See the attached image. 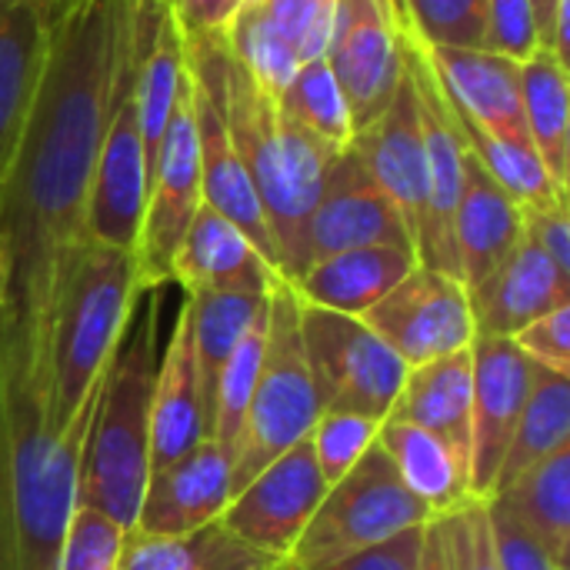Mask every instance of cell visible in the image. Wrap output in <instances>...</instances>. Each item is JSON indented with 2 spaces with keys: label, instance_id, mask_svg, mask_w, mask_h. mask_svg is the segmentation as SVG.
<instances>
[{
  "label": "cell",
  "instance_id": "cell-12",
  "mask_svg": "<svg viewBox=\"0 0 570 570\" xmlns=\"http://www.w3.org/2000/svg\"><path fill=\"white\" fill-rule=\"evenodd\" d=\"M324 494L327 481L317 468L311 438H304L277 461H271L250 484H244L230 498L220 521L240 541L284 561Z\"/></svg>",
  "mask_w": 570,
  "mask_h": 570
},
{
  "label": "cell",
  "instance_id": "cell-40",
  "mask_svg": "<svg viewBox=\"0 0 570 570\" xmlns=\"http://www.w3.org/2000/svg\"><path fill=\"white\" fill-rule=\"evenodd\" d=\"M337 0H264L261 10L271 27L291 43L301 63L327 53Z\"/></svg>",
  "mask_w": 570,
  "mask_h": 570
},
{
  "label": "cell",
  "instance_id": "cell-21",
  "mask_svg": "<svg viewBox=\"0 0 570 570\" xmlns=\"http://www.w3.org/2000/svg\"><path fill=\"white\" fill-rule=\"evenodd\" d=\"M190 107H194V130H197V150H200L204 204L214 207L220 217H227L254 244V250L277 271V250H274L257 190L237 157V147L227 134V124L217 104L197 87L194 77H190Z\"/></svg>",
  "mask_w": 570,
  "mask_h": 570
},
{
  "label": "cell",
  "instance_id": "cell-15",
  "mask_svg": "<svg viewBox=\"0 0 570 570\" xmlns=\"http://www.w3.org/2000/svg\"><path fill=\"white\" fill-rule=\"evenodd\" d=\"M147 190H150V164L144 154V137L137 124L134 87H130L100 144L94 187H90L87 237L137 257Z\"/></svg>",
  "mask_w": 570,
  "mask_h": 570
},
{
  "label": "cell",
  "instance_id": "cell-38",
  "mask_svg": "<svg viewBox=\"0 0 570 570\" xmlns=\"http://www.w3.org/2000/svg\"><path fill=\"white\" fill-rule=\"evenodd\" d=\"M384 421L364 417V414H331L324 411L311 431V444H314V458L317 468L331 484H337L374 444H377V431Z\"/></svg>",
  "mask_w": 570,
  "mask_h": 570
},
{
  "label": "cell",
  "instance_id": "cell-37",
  "mask_svg": "<svg viewBox=\"0 0 570 570\" xmlns=\"http://www.w3.org/2000/svg\"><path fill=\"white\" fill-rule=\"evenodd\" d=\"M488 0H397L401 20L424 47L481 50Z\"/></svg>",
  "mask_w": 570,
  "mask_h": 570
},
{
  "label": "cell",
  "instance_id": "cell-26",
  "mask_svg": "<svg viewBox=\"0 0 570 570\" xmlns=\"http://www.w3.org/2000/svg\"><path fill=\"white\" fill-rule=\"evenodd\" d=\"M47 30L50 23L33 0H0V177L20 140L40 83Z\"/></svg>",
  "mask_w": 570,
  "mask_h": 570
},
{
  "label": "cell",
  "instance_id": "cell-8",
  "mask_svg": "<svg viewBox=\"0 0 570 570\" xmlns=\"http://www.w3.org/2000/svg\"><path fill=\"white\" fill-rule=\"evenodd\" d=\"M301 347L321 414L391 417L407 364L361 317L301 304Z\"/></svg>",
  "mask_w": 570,
  "mask_h": 570
},
{
  "label": "cell",
  "instance_id": "cell-20",
  "mask_svg": "<svg viewBox=\"0 0 570 570\" xmlns=\"http://www.w3.org/2000/svg\"><path fill=\"white\" fill-rule=\"evenodd\" d=\"M570 304V277L524 234L504 264L471 291L478 337H514L554 307Z\"/></svg>",
  "mask_w": 570,
  "mask_h": 570
},
{
  "label": "cell",
  "instance_id": "cell-24",
  "mask_svg": "<svg viewBox=\"0 0 570 570\" xmlns=\"http://www.w3.org/2000/svg\"><path fill=\"white\" fill-rule=\"evenodd\" d=\"M417 267L404 247H354L311 264L291 287L301 304L361 317Z\"/></svg>",
  "mask_w": 570,
  "mask_h": 570
},
{
  "label": "cell",
  "instance_id": "cell-47",
  "mask_svg": "<svg viewBox=\"0 0 570 570\" xmlns=\"http://www.w3.org/2000/svg\"><path fill=\"white\" fill-rule=\"evenodd\" d=\"M240 7H244V0H170V10L177 17V27L184 30V37L227 33V27Z\"/></svg>",
  "mask_w": 570,
  "mask_h": 570
},
{
  "label": "cell",
  "instance_id": "cell-18",
  "mask_svg": "<svg viewBox=\"0 0 570 570\" xmlns=\"http://www.w3.org/2000/svg\"><path fill=\"white\" fill-rule=\"evenodd\" d=\"M421 50L431 70L438 73V83L454 110H461L478 130L504 144L531 147L518 60H508L491 50H458V47H424V43Z\"/></svg>",
  "mask_w": 570,
  "mask_h": 570
},
{
  "label": "cell",
  "instance_id": "cell-27",
  "mask_svg": "<svg viewBox=\"0 0 570 570\" xmlns=\"http://www.w3.org/2000/svg\"><path fill=\"white\" fill-rule=\"evenodd\" d=\"M377 444L387 451L397 478L431 511V518L451 514L471 501L468 461L444 438L387 417L377 431Z\"/></svg>",
  "mask_w": 570,
  "mask_h": 570
},
{
  "label": "cell",
  "instance_id": "cell-7",
  "mask_svg": "<svg viewBox=\"0 0 570 570\" xmlns=\"http://www.w3.org/2000/svg\"><path fill=\"white\" fill-rule=\"evenodd\" d=\"M428 521L431 511L404 488L387 451L374 444L327 488L281 570H324Z\"/></svg>",
  "mask_w": 570,
  "mask_h": 570
},
{
  "label": "cell",
  "instance_id": "cell-25",
  "mask_svg": "<svg viewBox=\"0 0 570 570\" xmlns=\"http://www.w3.org/2000/svg\"><path fill=\"white\" fill-rule=\"evenodd\" d=\"M471 404H474V367L471 347L407 367L404 387L394 401L391 421L417 424L444 438L464 461L471 454Z\"/></svg>",
  "mask_w": 570,
  "mask_h": 570
},
{
  "label": "cell",
  "instance_id": "cell-16",
  "mask_svg": "<svg viewBox=\"0 0 570 570\" xmlns=\"http://www.w3.org/2000/svg\"><path fill=\"white\" fill-rule=\"evenodd\" d=\"M351 150L361 157V164L371 170L377 187L401 210L417 250V230L428 204V154H424L417 90L407 67L384 114L351 137Z\"/></svg>",
  "mask_w": 570,
  "mask_h": 570
},
{
  "label": "cell",
  "instance_id": "cell-1",
  "mask_svg": "<svg viewBox=\"0 0 570 570\" xmlns=\"http://www.w3.org/2000/svg\"><path fill=\"white\" fill-rule=\"evenodd\" d=\"M170 0H70L47 30L40 83L0 177V321L47 354L57 284L87 240L104 134Z\"/></svg>",
  "mask_w": 570,
  "mask_h": 570
},
{
  "label": "cell",
  "instance_id": "cell-11",
  "mask_svg": "<svg viewBox=\"0 0 570 570\" xmlns=\"http://www.w3.org/2000/svg\"><path fill=\"white\" fill-rule=\"evenodd\" d=\"M334 70L354 134L384 114L404 77V23L397 0H337L324 53Z\"/></svg>",
  "mask_w": 570,
  "mask_h": 570
},
{
  "label": "cell",
  "instance_id": "cell-34",
  "mask_svg": "<svg viewBox=\"0 0 570 570\" xmlns=\"http://www.w3.org/2000/svg\"><path fill=\"white\" fill-rule=\"evenodd\" d=\"M277 104L297 127H304L311 137H317L331 150L341 154L351 147V137H354L351 110H347L344 90L324 57L301 63L294 80L277 97Z\"/></svg>",
  "mask_w": 570,
  "mask_h": 570
},
{
  "label": "cell",
  "instance_id": "cell-35",
  "mask_svg": "<svg viewBox=\"0 0 570 570\" xmlns=\"http://www.w3.org/2000/svg\"><path fill=\"white\" fill-rule=\"evenodd\" d=\"M234 60L254 77V83L271 94L274 100L284 94V87L294 80V73L301 70V57L291 50V43L271 27V20L264 17L261 3H244L237 10V17L230 20L227 33H224Z\"/></svg>",
  "mask_w": 570,
  "mask_h": 570
},
{
  "label": "cell",
  "instance_id": "cell-30",
  "mask_svg": "<svg viewBox=\"0 0 570 570\" xmlns=\"http://www.w3.org/2000/svg\"><path fill=\"white\" fill-rule=\"evenodd\" d=\"M498 501L514 521L554 558V564H568L570 558V448L554 451L538 461L524 474H518Z\"/></svg>",
  "mask_w": 570,
  "mask_h": 570
},
{
  "label": "cell",
  "instance_id": "cell-5",
  "mask_svg": "<svg viewBox=\"0 0 570 570\" xmlns=\"http://www.w3.org/2000/svg\"><path fill=\"white\" fill-rule=\"evenodd\" d=\"M144 294V314H134L127 337L107 371L77 481V508L100 511L124 531H134L140 498L150 481V414L160 361V301L154 291Z\"/></svg>",
  "mask_w": 570,
  "mask_h": 570
},
{
  "label": "cell",
  "instance_id": "cell-36",
  "mask_svg": "<svg viewBox=\"0 0 570 570\" xmlns=\"http://www.w3.org/2000/svg\"><path fill=\"white\" fill-rule=\"evenodd\" d=\"M264 337H267V311L247 327V334L237 341L234 354L227 357L220 377H217V397H214V424L210 441H217L227 454H234L247 404L254 397L261 364H264Z\"/></svg>",
  "mask_w": 570,
  "mask_h": 570
},
{
  "label": "cell",
  "instance_id": "cell-48",
  "mask_svg": "<svg viewBox=\"0 0 570 570\" xmlns=\"http://www.w3.org/2000/svg\"><path fill=\"white\" fill-rule=\"evenodd\" d=\"M417 570H451L448 554V531L441 518H431L424 524V544H421V564Z\"/></svg>",
  "mask_w": 570,
  "mask_h": 570
},
{
  "label": "cell",
  "instance_id": "cell-14",
  "mask_svg": "<svg viewBox=\"0 0 570 570\" xmlns=\"http://www.w3.org/2000/svg\"><path fill=\"white\" fill-rule=\"evenodd\" d=\"M474 404H471V454L468 484L474 501H491L501 461L518 428L531 391V361L511 337H474Z\"/></svg>",
  "mask_w": 570,
  "mask_h": 570
},
{
  "label": "cell",
  "instance_id": "cell-50",
  "mask_svg": "<svg viewBox=\"0 0 570 570\" xmlns=\"http://www.w3.org/2000/svg\"><path fill=\"white\" fill-rule=\"evenodd\" d=\"M33 3H37V10L43 13V20L50 23V20H53V17H57V13H60V10H63L70 0H33Z\"/></svg>",
  "mask_w": 570,
  "mask_h": 570
},
{
  "label": "cell",
  "instance_id": "cell-29",
  "mask_svg": "<svg viewBox=\"0 0 570 570\" xmlns=\"http://www.w3.org/2000/svg\"><path fill=\"white\" fill-rule=\"evenodd\" d=\"M117 570H281V558L257 551L224 521H214L177 538L130 531Z\"/></svg>",
  "mask_w": 570,
  "mask_h": 570
},
{
  "label": "cell",
  "instance_id": "cell-43",
  "mask_svg": "<svg viewBox=\"0 0 570 570\" xmlns=\"http://www.w3.org/2000/svg\"><path fill=\"white\" fill-rule=\"evenodd\" d=\"M511 341L521 347V354L531 364H541L548 371H558V374L570 377V304L554 307L551 314L538 317L534 324L518 331Z\"/></svg>",
  "mask_w": 570,
  "mask_h": 570
},
{
  "label": "cell",
  "instance_id": "cell-4",
  "mask_svg": "<svg viewBox=\"0 0 570 570\" xmlns=\"http://www.w3.org/2000/svg\"><path fill=\"white\" fill-rule=\"evenodd\" d=\"M144 291L137 257L83 240L70 257L47 317V431L63 434L104 391Z\"/></svg>",
  "mask_w": 570,
  "mask_h": 570
},
{
  "label": "cell",
  "instance_id": "cell-3",
  "mask_svg": "<svg viewBox=\"0 0 570 570\" xmlns=\"http://www.w3.org/2000/svg\"><path fill=\"white\" fill-rule=\"evenodd\" d=\"M184 47L190 77L217 104L257 190L277 250V274L294 284L307 267V224L337 150L297 127L281 104L254 83L234 60L224 33L184 37Z\"/></svg>",
  "mask_w": 570,
  "mask_h": 570
},
{
  "label": "cell",
  "instance_id": "cell-2",
  "mask_svg": "<svg viewBox=\"0 0 570 570\" xmlns=\"http://www.w3.org/2000/svg\"><path fill=\"white\" fill-rule=\"evenodd\" d=\"M97 401L50 434L47 354L0 321V570H57Z\"/></svg>",
  "mask_w": 570,
  "mask_h": 570
},
{
  "label": "cell",
  "instance_id": "cell-17",
  "mask_svg": "<svg viewBox=\"0 0 570 570\" xmlns=\"http://www.w3.org/2000/svg\"><path fill=\"white\" fill-rule=\"evenodd\" d=\"M230 468H234L230 454L207 438L174 464L150 471L134 531L177 538L220 521V514L234 498Z\"/></svg>",
  "mask_w": 570,
  "mask_h": 570
},
{
  "label": "cell",
  "instance_id": "cell-10",
  "mask_svg": "<svg viewBox=\"0 0 570 570\" xmlns=\"http://www.w3.org/2000/svg\"><path fill=\"white\" fill-rule=\"evenodd\" d=\"M361 321L407 364H428L468 351L478 337L468 287L434 267L417 264Z\"/></svg>",
  "mask_w": 570,
  "mask_h": 570
},
{
  "label": "cell",
  "instance_id": "cell-46",
  "mask_svg": "<svg viewBox=\"0 0 570 570\" xmlns=\"http://www.w3.org/2000/svg\"><path fill=\"white\" fill-rule=\"evenodd\" d=\"M421 544H424V524L401 531L397 538L374 544L347 561H337L324 570H417L421 564Z\"/></svg>",
  "mask_w": 570,
  "mask_h": 570
},
{
  "label": "cell",
  "instance_id": "cell-31",
  "mask_svg": "<svg viewBox=\"0 0 570 570\" xmlns=\"http://www.w3.org/2000/svg\"><path fill=\"white\" fill-rule=\"evenodd\" d=\"M524 124L538 160L548 167L558 187L570 180V77L568 67L551 53L538 50L521 63Z\"/></svg>",
  "mask_w": 570,
  "mask_h": 570
},
{
  "label": "cell",
  "instance_id": "cell-45",
  "mask_svg": "<svg viewBox=\"0 0 570 570\" xmlns=\"http://www.w3.org/2000/svg\"><path fill=\"white\" fill-rule=\"evenodd\" d=\"M524 234L551 257V264L570 277V214L568 200L551 207H524Z\"/></svg>",
  "mask_w": 570,
  "mask_h": 570
},
{
  "label": "cell",
  "instance_id": "cell-32",
  "mask_svg": "<svg viewBox=\"0 0 570 570\" xmlns=\"http://www.w3.org/2000/svg\"><path fill=\"white\" fill-rule=\"evenodd\" d=\"M564 448H570V377L534 364L531 391L524 397L518 428H514L508 454L501 461L494 494L504 491L518 474H524L528 468H534L538 461H544Z\"/></svg>",
  "mask_w": 570,
  "mask_h": 570
},
{
  "label": "cell",
  "instance_id": "cell-49",
  "mask_svg": "<svg viewBox=\"0 0 570 570\" xmlns=\"http://www.w3.org/2000/svg\"><path fill=\"white\" fill-rule=\"evenodd\" d=\"M558 3H561V0H531V10H534V23H538V37H541V50H551V37H554V17H558Z\"/></svg>",
  "mask_w": 570,
  "mask_h": 570
},
{
  "label": "cell",
  "instance_id": "cell-42",
  "mask_svg": "<svg viewBox=\"0 0 570 570\" xmlns=\"http://www.w3.org/2000/svg\"><path fill=\"white\" fill-rule=\"evenodd\" d=\"M481 50L501 53L524 63L541 50L531 0H488L484 7V43Z\"/></svg>",
  "mask_w": 570,
  "mask_h": 570
},
{
  "label": "cell",
  "instance_id": "cell-22",
  "mask_svg": "<svg viewBox=\"0 0 570 570\" xmlns=\"http://www.w3.org/2000/svg\"><path fill=\"white\" fill-rule=\"evenodd\" d=\"M281 274L254 250V244L214 207L200 204L170 261V281L190 291H261L267 294Z\"/></svg>",
  "mask_w": 570,
  "mask_h": 570
},
{
  "label": "cell",
  "instance_id": "cell-52",
  "mask_svg": "<svg viewBox=\"0 0 570 570\" xmlns=\"http://www.w3.org/2000/svg\"><path fill=\"white\" fill-rule=\"evenodd\" d=\"M558 570H570V568H568V564H561V568H558Z\"/></svg>",
  "mask_w": 570,
  "mask_h": 570
},
{
  "label": "cell",
  "instance_id": "cell-51",
  "mask_svg": "<svg viewBox=\"0 0 570 570\" xmlns=\"http://www.w3.org/2000/svg\"><path fill=\"white\" fill-rule=\"evenodd\" d=\"M244 3H264V0H244Z\"/></svg>",
  "mask_w": 570,
  "mask_h": 570
},
{
  "label": "cell",
  "instance_id": "cell-19",
  "mask_svg": "<svg viewBox=\"0 0 570 570\" xmlns=\"http://www.w3.org/2000/svg\"><path fill=\"white\" fill-rule=\"evenodd\" d=\"M524 237V207L484 170V164L464 147L461 200L454 217L458 277L478 291Z\"/></svg>",
  "mask_w": 570,
  "mask_h": 570
},
{
  "label": "cell",
  "instance_id": "cell-23",
  "mask_svg": "<svg viewBox=\"0 0 570 570\" xmlns=\"http://www.w3.org/2000/svg\"><path fill=\"white\" fill-rule=\"evenodd\" d=\"M200 441H207V424H204L197 364H194L190 311L184 301L177 311L170 341L157 361L154 414H150V471L174 464L177 458L194 451Z\"/></svg>",
  "mask_w": 570,
  "mask_h": 570
},
{
  "label": "cell",
  "instance_id": "cell-6",
  "mask_svg": "<svg viewBox=\"0 0 570 570\" xmlns=\"http://www.w3.org/2000/svg\"><path fill=\"white\" fill-rule=\"evenodd\" d=\"M317 417L321 404L301 347V301L294 287L277 277L267 291V337L261 377L230 454L234 494L297 441L311 438Z\"/></svg>",
  "mask_w": 570,
  "mask_h": 570
},
{
  "label": "cell",
  "instance_id": "cell-44",
  "mask_svg": "<svg viewBox=\"0 0 570 570\" xmlns=\"http://www.w3.org/2000/svg\"><path fill=\"white\" fill-rule=\"evenodd\" d=\"M491 511V531H494V554L501 570H558L554 558L508 514L498 501H488Z\"/></svg>",
  "mask_w": 570,
  "mask_h": 570
},
{
  "label": "cell",
  "instance_id": "cell-28",
  "mask_svg": "<svg viewBox=\"0 0 570 570\" xmlns=\"http://www.w3.org/2000/svg\"><path fill=\"white\" fill-rule=\"evenodd\" d=\"M184 301L190 311L194 364H197V384H200V401H204V424H207V438H210L217 377H220L227 357L234 354L237 341L267 311V294H261V291H190V294H184Z\"/></svg>",
  "mask_w": 570,
  "mask_h": 570
},
{
  "label": "cell",
  "instance_id": "cell-39",
  "mask_svg": "<svg viewBox=\"0 0 570 570\" xmlns=\"http://www.w3.org/2000/svg\"><path fill=\"white\" fill-rule=\"evenodd\" d=\"M130 531L90 508H77L60 548L57 570H117L120 551Z\"/></svg>",
  "mask_w": 570,
  "mask_h": 570
},
{
  "label": "cell",
  "instance_id": "cell-41",
  "mask_svg": "<svg viewBox=\"0 0 570 570\" xmlns=\"http://www.w3.org/2000/svg\"><path fill=\"white\" fill-rule=\"evenodd\" d=\"M448 531L451 570H501L494 554V531L488 501H468L451 514H441Z\"/></svg>",
  "mask_w": 570,
  "mask_h": 570
},
{
  "label": "cell",
  "instance_id": "cell-9",
  "mask_svg": "<svg viewBox=\"0 0 570 570\" xmlns=\"http://www.w3.org/2000/svg\"><path fill=\"white\" fill-rule=\"evenodd\" d=\"M200 204V150L190 107V70H184L174 114L167 120L164 140L150 167L147 210L137 240L140 291H157L170 284V261Z\"/></svg>",
  "mask_w": 570,
  "mask_h": 570
},
{
  "label": "cell",
  "instance_id": "cell-33",
  "mask_svg": "<svg viewBox=\"0 0 570 570\" xmlns=\"http://www.w3.org/2000/svg\"><path fill=\"white\" fill-rule=\"evenodd\" d=\"M184 70H187L184 30L177 27V17H174V10L167 3L164 13H160V20H157L154 37H150V47H147L140 67H137V80H134V107H137L144 154H147V164L150 167H154V157H157L160 140H164L167 120L174 114Z\"/></svg>",
  "mask_w": 570,
  "mask_h": 570
},
{
  "label": "cell",
  "instance_id": "cell-13",
  "mask_svg": "<svg viewBox=\"0 0 570 570\" xmlns=\"http://www.w3.org/2000/svg\"><path fill=\"white\" fill-rule=\"evenodd\" d=\"M354 247H404L414 250V237L394 207V200L377 187L361 157L347 147L334 157L317 207L307 224V267ZM417 254V250H414ZM304 267V271H307Z\"/></svg>",
  "mask_w": 570,
  "mask_h": 570
}]
</instances>
